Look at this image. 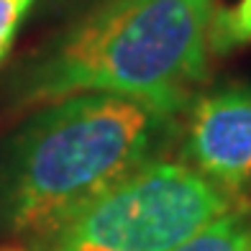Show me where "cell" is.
Listing matches in <instances>:
<instances>
[{
    "instance_id": "6da1fadb",
    "label": "cell",
    "mask_w": 251,
    "mask_h": 251,
    "mask_svg": "<svg viewBox=\"0 0 251 251\" xmlns=\"http://www.w3.org/2000/svg\"><path fill=\"white\" fill-rule=\"evenodd\" d=\"M179 133V113L82 93L39 105L0 144V231L41 236L100 198Z\"/></svg>"
},
{
    "instance_id": "7a4b0ae2",
    "label": "cell",
    "mask_w": 251,
    "mask_h": 251,
    "mask_svg": "<svg viewBox=\"0 0 251 251\" xmlns=\"http://www.w3.org/2000/svg\"><path fill=\"white\" fill-rule=\"evenodd\" d=\"M218 0H102L21 64L16 108L105 93L185 113L210 62Z\"/></svg>"
},
{
    "instance_id": "3957f363",
    "label": "cell",
    "mask_w": 251,
    "mask_h": 251,
    "mask_svg": "<svg viewBox=\"0 0 251 251\" xmlns=\"http://www.w3.org/2000/svg\"><path fill=\"white\" fill-rule=\"evenodd\" d=\"M233 202L182 159L156 156L24 251H175Z\"/></svg>"
},
{
    "instance_id": "277c9868",
    "label": "cell",
    "mask_w": 251,
    "mask_h": 251,
    "mask_svg": "<svg viewBox=\"0 0 251 251\" xmlns=\"http://www.w3.org/2000/svg\"><path fill=\"white\" fill-rule=\"evenodd\" d=\"M182 162L233 200L251 192V85L228 82L190 100Z\"/></svg>"
},
{
    "instance_id": "5b68a950",
    "label": "cell",
    "mask_w": 251,
    "mask_h": 251,
    "mask_svg": "<svg viewBox=\"0 0 251 251\" xmlns=\"http://www.w3.org/2000/svg\"><path fill=\"white\" fill-rule=\"evenodd\" d=\"M175 251H251V208L236 200Z\"/></svg>"
},
{
    "instance_id": "8992f818",
    "label": "cell",
    "mask_w": 251,
    "mask_h": 251,
    "mask_svg": "<svg viewBox=\"0 0 251 251\" xmlns=\"http://www.w3.org/2000/svg\"><path fill=\"white\" fill-rule=\"evenodd\" d=\"M251 44V0H238L228 10H215L210 26V54H228Z\"/></svg>"
},
{
    "instance_id": "52a82bcc",
    "label": "cell",
    "mask_w": 251,
    "mask_h": 251,
    "mask_svg": "<svg viewBox=\"0 0 251 251\" xmlns=\"http://www.w3.org/2000/svg\"><path fill=\"white\" fill-rule=\"evenodd\" d=\"M28 8L31 5L26 0H0V62L5 59L10 47H13L18 26L28 13Z\"/></svg>"
},
{
    "instance_id": "ba28073f",
    "label": "cell",
    "mask_w": 251,
    "mask_h": 251,
    "mask_svg": "<svg viewBox=\"0 0 251 251\" xmlns=\"http://www.w3.org/2000/svg\"><path fill=\"white\" fill-rule=\"evenodd\" d=\"M241 200H244V202L249 205V208H251V198H241Z\"/></svg>"
},
{
    "instance_id": "9c48e42d",
    "label": "cell",
    "mask_w": 251,
    "mask_h": 251,
    "mask_svg": "<svg viewBox=\"0 0 251 251\" xmlns=\"http://www.w3.org/2000/svg\"><path fill=\"white\" fill-rule=\"evenodd\" d=\"M26 3H28V5H33V0H26Z\"/></svg>"
},
{
    "instance_id": "30bf717a",
    "label": "cell",
    "mask_w": 251,
    "mask_h": 251,
    "mask_svg": "<svg viewBox=\"0 0 251 251\" xmlns=\"http://www.w3.org/2000/svg\"><path fill=\"white\" fill-rule=\"evenodd\" d=\"M21 251H24V249H21Z\"/></svg>"
}]
</instances>
